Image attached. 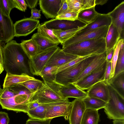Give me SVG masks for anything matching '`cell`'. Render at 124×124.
Masks as SVG:
<instances>
[{
    "instance_id": "cell-1",
    "label": "cell",
    "mask_w": 124,
    "mask_h": 124,
    "mask_svg": "<svg viewBox=\"0 0 124 124\" xmlns=\"http://www.w3.org/2000/svg\"><path fill=\"white\" fill-rule=\"evenodd\" d=\"M2 54L4 68L7 73L15 75L25 73L30 76L26 62L29 59L20 43L14 40L9 41L4 46Z\"/></svg>"
},
{
    "instance_id": "cell-2",
    "label": "cell",
    "mask_w": 124,
    "mask_h": 124,
    "mask_svg": "<svg viewBox=\"0 0 124 124\" xmlns=\"http://www.w3.org/2000/svg\"><path fill=\"white\" fill-rule=\"evenodd\" d=\"M13 86L15 91L14 95L9 98L0 99V105L3 109L17 112H23L27 113L32 93L21 84Z\"/></svg>"
},
{
    "instance_id": "cell-3",
    "label": "cell",
    "mask_w": 124,
    "mask_h": 124,
    "mask_svg": "<svg viewBox=\"0 0 124 124\" xmlns=\"http://www.w3.org/2000/svg\"><path fill=\"white\" fill-rule=\"evenodd\" d=\"M105 38L84 41L62 49L66 53L80 57L102 54L106 51Z\"/></svg>"
},
{
    "instance_id": "cell-4",
    "label": "cell",
    "mask_w": 124,
    "mask_h": 124,
    "mask_svg": "<svg viewBox=\"0 0 124 124\" xmlns=\"http://www.w3.org/2000/svg\"><path fill=\"white\" fill-rule=\"evenodd\" d=\"M61 85L55 82L49 83L43 82L42 86L32 93L30 102L36 101L40 104H48L66 101L60 90Z\"/></svg>"
},
{
    "instance_id": "cell-5",
    "label": "cell",
    "mask_w": 124,
    "mask_h": 124,
    "mask_svg": "<svg viewBox=\"0 0 124 124\" xmlns=\"http://www.w3.org/2000/svg\"><path fill=\"white\" fill-rule=\"evenodd\" d=\"M99 54H93L75 65L57 72L55 82L62 86L73 83L77 78Z\"/></svg>"
},
{
    "instance_id": "cell-6",
    "label": "cell",
    "mask_w": 124,
    "mask_h": 124,
    "mask_svg": "<svg viewBox=\"0 0 124 124\" xmlns=\"http://www.w3.org/2000/svg\"><path fill=\"white\" fill-rule=\"evenodd\" d=\"M107 84L109 98L104 108V112L110 119L124 120V98L109 84Z\"/></svg>"
},
{
    "instance_id": "cell-7",
    "label": "cell",
    "mask_w": 124,
    "mask_h": 124,
    "mask_svg": "<svg viewBox=\"0 0 124 124\" xmlns=\"http://www.w3.org/2000/svg\"><path fill=\"white\" fill-rule=\"evenodd\" d=\"M108 27L109 26H105L94 29L78 31L71 38L61 43L62 46V48L85 40L105 38Z\"/></svg>"
},
{
    "instance_id": "cell-8",
    "label": "cell",
    "mask_w": 124,
    "mask_h": 124,
    "mask_svg": "<svg viewBox=\"0 0 124 124\" xmlns=\"http://www.w3.org/2000/svg\"><path fill=\"white\" fill-rule=\"evenodd\" d=\"M59 47L57 46L48 48L28 59V63L30 73L33 75L39 76L49 59Z\"/></svg>"
},
{
    "instance_id": "cell-9",
    "label": "cell",
    "mask_w": 124,
    "mask_h": 124,
    "mask_svg": "<svg viewBox=\"0 0 124 124\" xmlns=\"http://www.w3.org/2000/svg\"><path fill=\"white\" fill-rule=\"evenodd\" d=\"M48 104L46 119H53L54 118L63 116L68 120L70 112L72 103L68 100Z\"/></svg>"
},
{
    "instance_id": "cell-10",
    "label": "cell",
    "mask_w": 124,
    "mask_h": 124,
    "mask_svg": "<svg viewBox=\"0 0 124 124\" xmlns=\"http://www.w3.org/2000/svg\"><path fill=\"white\" fill-rule=\"evenodd\" d=\"M107 62L106 61L99 68L79 81L72 83L79 89H88L96 83L104 81Z\"/></svg>"
},
{
    "instance_id": "cell-11",
    "label": "cell",
    "mask_w": 124,
    "mask_h": 124,
    "mask_svg": "<svg viewBox=\"0 0 124 124\" xmlns=\"http://www.w3.org/2000/svg\"><path fill=\"white\" fill-rule=\"evenodd\" d=\"M40 24L39 20L30 18L18 21L14 24V37L26 36L37 29Z\"/></svg>"
},
{
    "instance_id": "cell-12",
    "label": "cell",
    "mask_w": 124,
    "mask_h": 124,
    "mask_svg": "<svg viewBox=\"0 0 124 124\" xmlns=\"http://www.w3.org/2000/svg\"><path fill=\"white\" fill-rule=\"evenodd\" d=\"M14 37L13 22L10 16L3 13L0 8V41L7 43Z\"/></svg>"
},
{
    "instance_id": "cell-13",
    "label": "cell",
    "mask_w": 124,
    "mask_h": 124,
    "mask_svg": "<svg viewBox=\"0 0 124 124\" xmlns=\"http://www.w3.org/2000/svg\"><path fill=\"white\" fill-rule=\"evenodd\" d=\"M43 23L49 29L61 30L63 31L78 28L87 25L78 19L72 21L55 18L45 22Z\"/></svg>"
},
{
    "instance_id": "cell-14",
    "label": "cell",
    "mask_w": 124,
    "mask_h": 124,
    "mask_svg": "<svg viewBox=\"0 0 124 124\" xmlns=\"http://www.w3.org/2000/svg\"><path fill=\"white\" fill-rule=\"evenodd\" d=\"M41 11L47 19L55 18L62 4L63 0H39Z\"/></svg>"
},
{
    "instance_id": "cell-15",
    "label": "cell",
    "mask_w": 124,
    "mask_h": 124,
    "mask_svg": "<svg viewBox=\"0 0 124 124\" xmlns=\"http://www.w3.org/2000/svg\"><path fill=\"white\" fill-rule=\"evenodd\" d=\"M107 14L111 18V23L117 28L121 39L124 34V1L121 2Z\"/></svg>"
},
{
    "instance_id": "cell-16",
    "label": "cell",
    "mask_w": 124,
    "mask_h": 124,
    "mask_svg": "<svg viewBox=\"0 0 124 124\" xmlns=\"http://www.w3.org/2000/svg\"><path fill=\"white\" fill-rule=\"evenodd\" d=\"M87 96L96 98L107 102L109 96L107 83L104 81L99 82L88 89Z\"/></svg>"
},
{
    "instance_id": "cell-17",
    "label": "cell",
    "mask_w": 124,
    "mask_h": 124,
    "mask_svg": "<svg viewBox=\"0 0 124 124\" xmlns=\"http://www.w3.org/2000/svg\"><path fill=\"white\" fill-rule=\"evenodd\" d=\"M79 57H80L66 53L59 47L45 66H55L59 67Z\"/></svg>"
},
{
    "instance_id": "cell-18",
    "label": "cell",
    "mask_w": 124,
    "mask_h": 124,
    "mask_svg": "<svg viewBox=\"0 0 124 124\" xmlns=\"http://www.w3.org/2000/svg\"><path fill=\"white\" fill-rule=\"evenodd\" d=\"M72 107L69 117V124H81L82 117L86 109L82 100L75 99L72 102Z\"/></svg>"
},
{
    "instance_id": "cell-19",
    "label": "cell",
    "mask_w": 124,
    "mask_h": 124,
    "mask_svg": "<svg viewBox=\"0 0 124 124\" xmlns=\"http://www.w3.org/2000/svg\"><path fill=\"white\" fill-rule=\"evenodd\" d=\"M61 93L65 99L73 98L83 100L87 96L86 92L78 87L72 83L66 86L61 85Z\"/></svg>"
},
{
    "instance_id": "cell-20",
    "label": "cell",
    "mask_w": 124,
    "mask_h": 124,
    "mask_svg": "<svg viewBox=\"0 0 124 124\" xmlns=\"http://www.w3.org/2000/svg\"><path fill=\"white\" fill-rule=\"evenodd\" d=\"M106 51L102 54H99L77 78L73 83L79 81L87 75L93 72L100 67L106 61Z\"/></svg>"
},
{
    "instance_id": "cell-21",
    "label": "cell",
    "mask_w": 124,
    "mask_h": 124,
    "mask_svg": "<svg viewBox=\"0 0 124 124\" xmlns=\"http://www.w3.org/2000/svg\"><path fill=\"white\" fill-rule=\"evenodd\" d=\"M105 39L106 52L115 48L120 39V35L117 28L112 23L109 26Z\"/></svg>"
},
{
    "instance_id": "cell-22",
    "label": "cell",
    "mask_w": 124,
    "mask_h": 124,
    "mask_svg": "<svg viewBox=\"0 0 124 124\" xmlns=\"http://www.w3.org/2000/svg\"><path fill=\"white\" fill-rule=\"evenodd\" d=\"M66 1L68 10L78 13L96 6L95 0H66Z\"/></svg>"
},
{
    "instance_id": "cell-23",
    "label": "cell",
    "mask_w": 124,
    "mask_h": 124,
    "mask_svg": "<svg viewBox=\"0 0 124 124\" xmlns=\"http://www.w3.org/2000/svg\"><path fill=\"white\" fill-rule=\"evenodd\" d=\"M35 79L34 78L26 74L15 75L7 73L4 80L3 88Z\"/></svg>"
},
{
    "instance_id": "cell-24",
    "label": "cell",
    "mask_w": 124,
    "mask_h": 124,
    "mask_svg": "<svg viewBox=\"0 0 124 124\" xmlns=\"http://www.w3.org/2000/svg\"><path fill=\"white\" fill-rule=\"evenodd\" d=\"M111 23V18L108 14L99 13L96 19L92 22L87 25L79 31H82L98 28L104 26H109Z\"/></svg>"
},
{
    "instance_id": "cell-25",
    "label": "cell",
    "mask_w": 124,
    "mask_h": 124,
    "mask_svg": "<svg viewBox=\"0 0 124 124\" xmlns=\"http://www.w3.org/2000/svg\"><path fill=\"white\" fill-rule=\"evenodd\" d=\"M31 39L35 42L38 46L37 54L41 53L48 48L57 46L59 44L53 42L37 32L33 35Z\"/></svg>"
},
{
    "instance_id": "cell-26",
    "label": "cell",
    "mask_w": 124,
    "mask_h": 124,
    "mask_svg": "<svg viewBox=\"0 0 124 124\" xmlns=\"http://www.w3.org/2000/svg\"><path fill=\"white\" fill-rule=\"evenodd\" d=\"M100 13L96 11L95 7L81 11L78 14V19L86 25L94 21Z\"/></svg>"
},
{
    "instance_id": "cell-27",
    "label": "cell",
    "mask_w": 124,
    "mask_h": 124,
    "mask_svg": "<svg viewBox=\"0 0 124 124\" xmlns=\"http://www.w3.org/2000/svg\"><path fill=\"white\" fill-rule=\"evenodd\" d=\"M58 68L55 66H45L39 76L42 78L44 82L49 83L55 82Z\"/></svg>"
},
{
    "instance_id": "cell-28",
    "label": "cell",
    "mask_w": 124,
    "mask_h": 124,
    "mask_svg": "<svg viewBox=\"0 0 124 124\" xmlns=\"http://www.w3.org/2000/svg\"><path fill=\"white\" fill-rule=\"evenodd\" d=\"M83 101L86 109L98 110L104 108L107 102L100 99L92 97L87 96Z\"/></svg>"
},
{
    "instance_id": "cell-29",
    "label": "cell",
    "mask_w": 124,
    "mask_h": 124,
    "mask_svg": "<svg viewBox=\"0 0 124 124\" xmlns=\"http://www.w3.org/2000/svg\"><path fill=\"white\" fill-rule=\"evenodd\" d=\"M107 83L124 98V71L111 79Z\"/></svg>"
},
{
    "instance_id": "cell-30",
    "label": "cell",
    "mask_w": 124,
    "mask_h": 124,
    "mask_svg": "<svg viewBox=\"0 0 124 124\" xmlns=\"http://www.w3.org/2000/svg\"><path fill=\"white\" fill-rule=\"evenodd\" d=\"M99 119L98 110L86 109L83 114L81 124H98Z\"/></svg>"
},
{
    "instance_id": "cell-31",
    "label": "cell",
    "mask_w": 124,
    "mask_h": 124,
    "mask_svg": "<svg viewBox=\"0 0 124 124\" xmlns=\"http://www.w3.org/2000/svg\"><path fill=\"white\" fill-rule=\"evenodd\" d=\"M20 44L29 59L32 58L37 54L38 46L35 42L32 39L23 40Z\"/></svg>"
},
{
    "instance_id": "cell-32",
    "label": "cell",
    "mask_w": 124,
    "mask_h": 124,
    "mask_svg": "<svg viewBox=\"0 0 124 124\" xmlns=\"http://www.w3.org/2000/svg\"><path fill=\"white\" fill-rule=\"evenodd\" d=\"M48 104H40L32 109L28 111L27 113L30 118L45 119Z\"/></svg>"
},
{
    "instance_id": "cell-33",
    "label": "cell",
    "mask_w": 124,
    "mask_h": 124,
    "mask_svg": "<svg viewBox=\"0 0 124 124\" xmlns=\"http://www.w3.org/2000/svg\"><path fill=\"white\" fill-rule=\"evenodd\" d=\"M86 26L65 31H63L61 30H53L52 31L54 34L60 42V43H61L71 38L77 32L84 28Z\"/></svg>"
},
{
    "instance_id": "cell-34",
    "label": "cell",
    "mask_w": 124,
    "mask_h": 124,
    "mask_svg": "<svg viewBox=\"0 0 124 124\" xmlns=\"http://www.w3.org/2000/svg\"><path fill=\"white\" fill-rule=\"evenodd\" d=\"M37 29V33L41 35L55 43L59 44L60 43L52 30L47 28L43 23L40 24Z\"/></svg>"
},
{
    "instance_id": "cell-35",
    "label": "cell",
    "mask_w": 124,
    "mask_h": 124,
    "mask_svg": "<svg viewBox=\"0 0 124 124\" xmlns=\"http://www.w3.org/2000/svg\"><path fill=\"white\" fill-rule=\"evenodd\" d=\"M43 82L37 79L31 80L20 83L32 94L39 89L42 85Z\"/></svg>"
},
{
    "instance_id": "cell-36",
    "label": "cell",
    "mask_w": 124,
    "mask_h": 124,
    "mask_svg": "<svg viewBox=\"0 0 124 124\" xmlns=\"http://www.w3.org/2000/svg\"><path fill=\"white\" fill-rule=\"evenodd\" d=\"M124 71V48L120 49L113 78Z\"/></svg>"
},
{
    "instance_id": "cell-37",
    "label": "cell",
    "mask_w": 124,
    "mask_h": 124,
    "mask_svg": "<svg viewBox=\"0 0 124 124\" xmlns=\"http://www.w3.org/2000/svg\"><path fill=\"white\" fill-rule=\"evenodd\" d=\"M123 41H124V39H120L115 49L114 54L111 61V71L110 79L113 77L114 75L115 67L118 58L120 45Z\"/></svg>"
},
{
    "instance_id": "cell-38",
    "label": "cell",
    "mask_w": 124,
    "mask_h": 124,
    "mask_svg": "<svg viewBox=\"0 0 124 124\" xmlns=\"http://www.w3.org/2000/svg\"><path fill=\"white\" fill-rule=\"evenodd\" d=\"M78 13L67 10L62 13L58 15L55 18L74 21L78 20Z\"/></svg>"
},
{
    "instance_id": "cell-39",
    "label": "cell",
    "mask_w": 124,
    "mask_h": 124,
    "mask_svg": "<svg viewBox=\"0 0 124 124\" xmlns=\"http://www.w3.org/2000/svg\"><path fill=\"white\" fill-rule=\"evenodd\" d=\"M14 8L12 0H0V8L6 15L10 16V11Z\"/></svg>"
},
{
    "instance_id": "cell-40",
    "label": "cell",
    "mask_w": 124,
    "mask_h": 124,
    "mask_svg": "<svg viewBox=\"0 0 124 124\" xmlns=\"http://www.w3.org/2000/svg\"><path fill=\"white\" fill-rule=\"evenodd\" d=\"M93 55V54L84 57H79L64 64L58 67L57 70V73L75 65L82 60Z\"/></svg>"
},
{
    "instance_id": "cell-41",
    "label": "cell",
    "mask_w": 124,
    "mask_h": 124,
    "mask_svg": "<svg viewBox=\"0 0 124 124\" xmlns=\"http://www.w3.org/2000/svg\"><path fill=\"white\" fill-rule=\"evenodd\" d=\"M12 1L14 8L23 12L26 10L27 5L25 0H12Z\"/></svg>"
},
{
    "instance_id": "cell-42",
    "label": "cell",
    "mask_w": 124,
    "mask_h": 124,
    "mask_svg": "<svg viewBox=\"0 0 124 124\" xmlns=\"http://www.w3.org/2000/svg\"><path fill=\"white\" fill-rule=\"evenodd\" d=\"M52 119H40L30 118L26 121L25 124H50Z\"/></svg>"
},
{
    "instance_id": "cell-43",
    "label": "cell",
    "mask_w": 124,
    "mask_h": 124,
    "mask_svg": "<svg viewBox=\"0 0 124 124\" xmlns=\"http://www.w3.org/2000/svg\"><path fill=\"white\" fill-rule=\"evenodd\" d=\"M111 62H107L104 81L107 83H108L111 79Z\"/></svg>"
},
{
    "instance_id": "cell-44",
    "label": "cell",
    "mask_w": 124,
    "mask_h": 124,
    "mask_svg": "<svg viewBox=\"0 0 124 124\" xmlns=\"http://www.w3.org/2000/svg\"><path fill=\"white\" fill-rule=\"evenodd\" d=\"M10 119L8 113L0 111V124H8Z\"/></svg>"
},
{
    "instance_id": "cell-45",
    "label": "cell",
    "mask_w": 124,
    "mask_h": 124,
    "mask_svg": "<svg viewBox=\"0 0 124 124\" xmlns=\"http://www.w3.org/2000/svg\"><path fill=\"white\" fill-rule=\"evenodd\" d=\"M40 10L34 8L31 9V16L30 18L33 19H36L41 18Z\"/></svg>"
},
{
    "instance_id": "cell-46",
    "label": "cell",
    "mask_w": 124,
    "mask_h": 124,
    "mask_svg": "<svg viewBox=\"0 0 124 124\" xmlns=\"http://www.w3.org/2000/svg\"><path fill=\"white\" fill-rule=\"evenodd\" d=\"M28 6L31 9L35 8L36 7L38 0H25Z\"/></svg>"
},
{
    "instance_id": "cell-47",
    "label": "cell",
    "mask_w": 124,
    "mask_h": 124,
    "mask_svg": "<svg viewBox=\"0 0 124 124\" xmlns=\"http://www.w3.org/2000/svg\"><path fill=\"white\" fill-rule=\"evenodd\" d=\"M115 49L113 48L108 51H106V60L107 62H111V61L114 54Z\"/></svg>"
},
{
    "instance_id": "cell-48",
    "label": "cell",
    "mask_w": 124,
    "mask_h": 124,
    "mask_svg": "<svg viewBox=\"0 0 124 124\" xmlns=\"http://www.w3.org/2000/svg\"><path fill=\"white\" fill-rule=\"evenodd\" d=\"M68 8V6L66 0H63L62 4L58 12V15L67 10Z\"/></svg>"
},
{
    "instance_id": "cell-49",
    "label": "cell",
    "mask_w": 124,
    "mask_h": 124,
    "mask_svg": "<svg viewBox=\"0 0 124 124\" xmlns=\"http://www.w3.org/2000/svg\"><path fill=\"white\" fill-rule=\"evenodd\" d=\"M2 42H3L0 41V62L3 67L2 52L3 47L5 45H3Z\"/></svg>"
},
{
    "instance_id": "cell-50",
    "label": "cell",
    "mask_w": 124,
    "mask_h": 124,
    "mask_svg": "<svg viewBox=\"0 0 124 124\" xmlns=\"http://www.w3.org/2000/svg\"><path fill=\"white\" fill-rule=\"evenodd\" d=\"M40 104L36 101L30 102L28 106V110L35 108L40 105Z\"/></svg>"
},
{
    "instance_id": "cell-51",
    "label": "cell",
    "mask_w": 124,
    "mask_h": 124,
    "mask_svg": "<svg viewBox=\"0 0 124 124\" xmlns=\"http://www.w3.org/2000/svg\"><path fill=\"white\" fill-rule=\"evenodd\" d=\"M108 1V0H95V4L96 5H102L106 3Z\"/></svg>"
},
{
    "instance_id": "cell-52",
    "label": "cell",
    "mask_w": 124,
    "mask_h": 124,
    "mask_svg": "<svg viewBox=\"0 0 124 124\" xmlns=\"http://www.w3.org/2000/svg\"><path fill=\"white\" fill-rule=\"evenodd\" d=\"M113 124H124V120H114Z\"/></svg>"
},
{
    "instance_id": "cell-53",
    "label": "cell",
    "mask_w": 124,
    "mask_h": 124,
    "mask_svg": "<svg viewBox=\"0 0 124 124\" xmlns=\"http://www.w3.org/2000/svg\"><path fill=\"white\" fill-rule=\"evenodd\" d=\"M3 67L1 65L0 62V74L4 70Z\"/></svg>"
},
{
    "instance_id": "cell-54",
    "label": "cell",
    "mask_w": 124,
    "mask_h": 124,
    "mask_svg": "<svg viewBox=\"0 0 124 124\" xmlns=\"http://www.w3.org/2000/svg\"><path fill=\"white\" fill-rule=\"evenodd\" d=\"M2 91V89L0 87V95L1 94Z\"/></svg>"
}]
</instances>
